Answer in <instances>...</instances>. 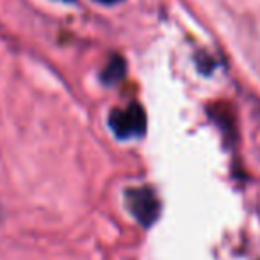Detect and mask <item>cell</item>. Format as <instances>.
I'll return each instance as SVG.
<instances>
[{"mask_svg": "<svg viewBox=\"0 0 260 260\" xmlns=\"http://www.w3.org/2000/svg\"><path fill=\"white\" fill-rule=\"evenodd\" d=\"M146 114L141 105L130 104L125 109H116L111 114V128L119 139H132L145 134Z\"/></svg>", "mask_w": 260, "mask_h": 260, "instance_id": "obj_1", "label": "cell"}, {"mask_svg": "<svg viewBox=\"0 0 260 260\" xmlns=\"http://www.w3.org/2000/svg\"><path fill=\"white\" fill-rule=\"evenodd\" d=\"M126 205L132 216L145 226H150L159 217V200L148 187L130 189L126 192Z\"/></svg>", "mask_w": 260, "mask_h": 260, "instance_id": "obj_2", "label": "cell"}, {"mask_svg": "<svg viewBox=\"0 0 260 260\" xmlns=\"http://www.w3.org/2000/svg\"><path fill=\"white\" fill-rule=\"evenodd\" d=\"M123 75H125V61L121 57H112L102 72V80L107 86H114L123 79Z\"/></svg>", "mask_w": 260, "mask_h": 260, "instance_id": "obj_3", "label": "cell"}, {"mask_svg": "<svg viewBox=\"0 0 260 260\" xmlns=\"http://www.w3.org/2000/svg\"><path fill=\"white\" fill-rule=\"evenodd\" d=\"M96 2H100V4H118L121 0H96Z\"/></svg>", "mask_w": 260, "mask_h": 260, "instance_id": "obj_4", "label": "cell"}]
</instances>
